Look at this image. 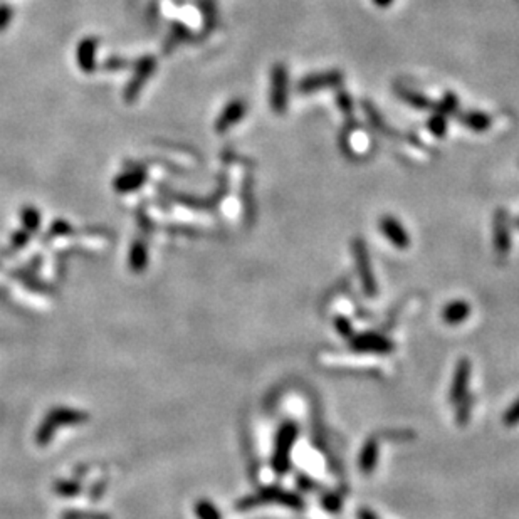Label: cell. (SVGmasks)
<instances>
[{"label":"cell","instance_id":"1","mask_svg":"<svg viewBox=\"0 0 519 519\" xmlns=\"http://www.w3.org/2000/svg\"><path fill=\"white\" fill-rule=\"evenodd\" d=\"M296 437H298V425L294 422H284L283 427L279 428L278 439H276L274 455H272V467H274L276 474L283 475L290 471V452L292 446H294Z\"/></svg>","mask_w":519,"mask_h":519},{"label":"cell","instance_id":"2","mask_svg":"<svg viewBox=\"0 0 519 519\" xmlns=\"http://www.w3.org/2000/svg\"><path fill=\"white\" fill-rule=\"evenodd\" d=\"M353 247V257H355V264H357V271L360 274L361 279V286L365 294L368 298H375L377 296V281H375V274L372 271V266H370V256H368V249H366V244L363 242L361 237H357L351 244Z\"/></svg>","mask_w":519,"mask_h":519},{"label":"cell","instance_id":"3","mask_svg":"<svg viewBox=\"0 0 519 519\" xmlns=\"http://www.w3.org/2000/svg\"><path fill=\"white\" fill-rule=\"evenodd\" d=\"M287 68L283 62H276L271 71V108L283 115L287 108Z\"/></svg>","mask_w":519,"mask_h":519},{"label":"cell","instance_id":"4","mask_svg":"<svg viewBox=\"0 0 519 519\" xmlns=\"http://www.w3.org/2000/svg\"><path fill=\"white\" fill-rule=\"evenodd\" d=\"M341 84L343 73L337 71V69H331V71H321L304 76L296 88H298L299 95H311V93L321 91V89L326 88H339Z\"/></svg>","mask_w":519,"mask_h":519},{"label":"cell","instance_id":"5","mask_svg":"<svg viewBox=\"0 0 519 519\" xmlns=\"http://www.w3.org/2000/svg\"><path fill=\"white\" fill-rule=\"evenodd\" d=\"M471 381V361L462 358L455 366L454 378H452L451 392H449V399L452 404H459L460 400L466 399V393L469 390Z\"/></svg>","mask_w":519,"mask_h":519},{"label":"cell","instance_id":"6","mask_svg":"<svg viewBox=\"0 0 519 519\" xmlns=\"http://www.w3.org/2000/svg\"><path fill=\"white\" fill-rule=\"evenodd\" d=\"M351 348L361 353H390L393 351V345L381 334L366 333L351 338Z\"/></svg>","mask_w":519,"mask_h":519},{"label":"cell","instance_id":"7","mask_svg":"<svg viewBox=\"0 0 519 519\" xmlns=\"http://www.w3.org/2000/svg\"><path fill=\"white\" fill-rule=\"evenodd\" d=\"M380 230L386 239H388V242H392L395 247L407 249L408 245H411V237H408V232L404 229V225H402L395 217H390V216L381 217Z\"/></svg>","mask_w":519,"mask_h":519},{"label":"cell","instance_id":"8","mask_svg":"<svg viewBox=\"0 0 519 519\" xmlns=\"http://www.w3.org/2000/svg\"><path fill=\"white\" fill-rule=\"evenodd\" d=\"M245 113H247V103L244 100L230 101L227 106L224 108V111L220 113V116H218L216 123L217 133H225L229 128H232L234 124H237L244 118Z\"/></svg>","mask_w":519,"mask_h":519},{"label":"cell","instance_id":"9","mask_svg":"<svg viewBox=\"0 0 519 519\" xmlns=\"http://www.w3.org/2000/svg\"><path fill=\"white\" fill-rule=\"evenodd\" d=\"M494 244L499 256H507L511 251V229L507 212L499 209L494 216Z\"/></svg>","mask_w":519,"mask_h":519},{"label":"cell","instance_id":"10","mask_svg":"<svg viewBox=\"0 0 519 519\" xmlns=\"http://www.w3.org/2000/svg\"><path fill=\"white\" fill-rule=\"evenodd\" d=\"M155 69V59L153 57H145V59L140 61L138 68H136V77L131 81L130 86L126 88V97L128 100H135L136 95L140 93V89L143 88V84L147 83L150 74Z\"/></svg>","mask_w":519,"mask_h":519},{"label":"cell","instance_id":"11","mask_svg":"<svg viewBox=\"0 0 519 519\" xmlns=\"http://www.w3.org/2000/svg\"><path fill=\"white\" fill-rule=\"evenodd\" d=\"M459 121L466 128H469V130L475 131V133H484V131L489 130L491 124H493V120H491V116L486 115V113H482V111L462 113V115L459 116Z\"/></svg>","mask_w":519,"mask_h":519},{"label":"cell","instance_id":"12","mask_svg":"<svg viewBox=\"0 0 519 519\" xmlns=\"http://www.w3.org/2000/svg\"><path fill=\"white\" fill-rule=\"evenodd\" d=\"M471 314V304L466 301H452L449 303L442 311V318L447 325H460L466 321L467 316Z\"/></svg>","mask_w":519,"mask_h":519},{"label":"cell","instance_id":"13","mask_svg":"<svg viewBox=\"0 0 519 519\" xmlns=\"http://www.w3.org/2000/svg\"><path fill=\"white\" fill-rule=\"evenodd\" d=\"M377 462H378V442H377V439H368L361 449L358 466H360V471L363 472V474L368 475L375 471Z\"/></svg>","mask_w":519,"mask_h":519},{"label":"cell","instance_id":"14","mask_svg":"<svg viewBox=\"0 0 519 519\" xmlns=\"http://www.w3.org/2000/svg\"><path fill=\"white\" fill-rule=\"evenodd\" d=\"M96 48L97 41L96 39H86L79 44L77 49V62H79V68L84 73L95 71V56H96Z\"/></svg>","mask_w":519,"mask_h":519},{"label":"cell","instance_id":"15","mask_svg":"<svg viewBox=\"0 0 519 519\" xmlns=\"http://www.w3.org/2000/svg\"><path fill=\"white\" fill-rule=\"evenodd\" d=\"M397 95H399L405 103L411 104L412 108L420 109V111H427V109H434L435 104L428 100L427 96H424L422 93L413 91V89L404 88V86H397Z\"/></svg>","mask_w":519,"mask_h":519},{"label":"cell","instance_id":"16","mask_svg":"<svg viewBox=\"0 0 519 519\" xmlns=\"http://www.w3.org/2000/svg\"><path fill=\"white\" fill-rule=\"evenodd\" d=\"M363 109H365L366 116H368L370 123L373 124V128H377V130L380 131V133H384V135L395 136V133H393V130H390V126L385 123L384 118H381V116H380V113L377 111V108H375L372 103L365 101V103H363Z\"/></svg>","mask_w":519,"mask_h":519},{"label":"cell","instance_id":"17","mask_svg":"<svg viewBox=\"0 0 519 519\" xmlns=\"http://www.w3.org/2000/svg\"><path fill=\"white\" fill-rule=\"evenodd\" d=\"M427 128L432 135L437 136V138H444L447 133V116L442 115V113L435 111L434 115L428 118Z\"/></svg>","mask_w":519,"mask_h":519},{"label":"cell","instance_id":"18","mask_svg":"<svg viewBox=\"0 0 519 519\" xmlns=\"http://www.w3.org/2000/svg\"><path fill=\"white\" fill-rule=\"evenodd\" d=\"M459 109V100L457 96L452 95V93H447L446 96L442 97V101H440L439 104H435V111L442 113V115H454V113H457Z\"/></svg>","mask_w":519,"mask_h":519},{"label":"cell","instance_id":"19","mask_svg":"<svg viewBox=\"0 0 519 519\" xmlns=\"http://www.w3.org/2000/svg\"><path fill=\"white\" fill-rule=\"evenodd\" d=\"M502 424H504L506 427H514V425L519 424V399L504 412V415H502Z\"/></svg>","mask_w":519,"mask_h":519},{"label":"cell","instance_id":"20","mask_svg":"<svg viewBox=\"0 0 519 519\" xmlns=\"http://www.w3.org/2000/svg\"><path fill=\"white\" fill-rule=\"evenodd\" d=\"M337 101H338V106L339 109H341L345 115H348V118H351V115H353V101H351L350 95L346 91H338L337 95Z\"/></svg>","mask_w":519,"mask_h":519},{"label":"cell","instance_id":"21","mask_svg":"<svg viewBox=\"0 0 519 519\" xmlns=\"http://www.w3.org/2000/svg\"><path fill=\"white\" fill-rule=\"evenodd\" d=\"M459 411H457V422L460 425H464L469 420V413L472 408V400L471 399H462L459 402Z\"/></svg>","mask_w":519,"mask_h":519},{"label":"cell","instance_id":"22","mask_svg":"<svg viewBox=\"0 0 519 519\" xmlns=\"http://www.w3.org/2000/svg\"><path fill=\"white\" fill-rule=\"evenodd\" d=\"M12 15H14L12 7L7 6V3H0V30L9 27L10 21H12Z\"/></svg>","mask_w":519,"mask_h":519},{"label":"cell","instance_id":"23","mask_svg":"<svg viewBox=\"0 0 519 519\" xmlns=\"http://www.w3.org/2000/svg\"><path fill=\"white\" fill-rule=\"evenodd\" d=\"M323 507L330 513H338L339 507H341V499L337 494H328L323 498Z\"/></svg>","mask_w":519,"mask_h":519},{"label":"cell","instance_id":"24","mask_svg":"<svg viewBox=\"0 0 519 519\" xmlns=\"http://www.w3.org/2000/svg\"><path fill=\"white\" fill-rule=\"evenodd\" d=\"M197 514L200 516V519H220V514L217 513V509L210 504H200L197 509Z\"/></svg>","mask_w":519,"mask_h":519},{"label":"cell","instance_id":"25","mask_svg":"<svg viewBox=\"0 0 519 519\" xmlns=\"http://www.w3.org/2000/svg\"><path fill=\"white\" fill-rule=\"evenodd\" d=\"M334 326H337V330L343 338H353V328H351L350 321H346L345 318H337Z\"/></svg>","mask_w":519,"mask_h":519},{"label":"cell","instance_id":"26","mask_svg":"<svg viewBox=\"0 0 519 519\" xmlns=\"http://www.w3.org/2000/svg\"><path fill=\"white\" fill-rule=\"evenodd\" d=\"M298 484H299V487H303V489H311V487H313V484H311V479L303 478V475H299V478H298Z\"/></svg>","mask_w":519,"mask_h":519},{"label":"cell","instance_id":"27","mask_svg":"<svg viewBox=\"0 0 519 519\" xmlns=\"http://www.w3.org/2000/svg\"><path fill=\"white\" fill-rule=\"evenodd\" d=\"M373 3H375V6H377V7H381V9H385V7L392 6L393 0H373Z\"/></svg>","mask_w":519,"mask_h":519},{"label":"cell","instance_id":"28","mask_svg":"<svg viewBox=\"0 0 519 519\" xmlns=\"http://www.w3.org/2000/svg\"><path fill=\"white\" fill-rule=\"evenodd\" d=\"M514 225H516V227H518V229H519V217H518V218H516V222H514Z\"/></svg>","mask_w":519,"mask_h":519}]
</instances>
